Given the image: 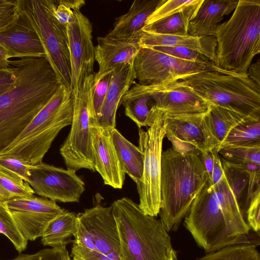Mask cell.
Returning <instances> with one entry per match:
<instances>
[{"label":"cell","instance_id":"e0dca14e","mask_svg":"<svg viewBox=\"0 0 260 260\" xmlns=\"http://www.w3.org/2000/svg\"><path fill=\"white\" fill-rule=\"evenodd\" d=\"M77 215L90 235L96 251L113 260H121L120 240L112 207L98 205Z\"/></svg>","mask_w":260,"mask_h":260},{"label":"cell","instance_id":"60d3db41","mask_svg":"<svg viewBox=\"0 0 260 260\" xmlns=\"http://www.w3.org/2000/svg\"><path fill=\"white\" fill-rule=\"evenodd\" d=\"M247 223L253 232L259 235L260 230V187L251 194L246 211Z\"/></svg>","mask_w":260,"mask_h":260},{"label":"cell","instance_id":"8d00e7d4","mask_svg":"<svg viewBox=\"0 0 260 260\" xmlns=\"http://www.w3.org/2000/svg\"><path fill=\"white\" fill-rule=\"evenodd\" d=\"M34 166L15 155H0V170L12 176L28 182Z\"/></svg>","mask_w":260,"mask_h":260},{"label":"cell","instance_id":"6da1fadb","mask_svg":"<svg viewBox=\"0 0 260 260\" xmlns=\"http://www.w3.org/2000/svg\"><path fill=\"white\" fill-rule=\"evenodd\" d=\"M220 160L222 176L214 184L207 181L184 220L186 229L207 253L235 244L256 246L241 209V199L247 196L248 173L238 164Z\"/></svg>","mask_w":260,"mask_h":260},{"label":"cell","instance_id":"2e32d148","mask_svg":"<svg viewBox=\"0 0 260 260\" xmlns=\"http://www.w3.org/2000/svg\"><path fill=\"white\" fill-rule=\"evenodd\" d=\"M111 129L101 126L96 113L89 120V131L95 171L102 177L105 185L121 189L125 172L114 145Z\"/></svg>","mask_w":260,"mask_h":260},{"label":"cell","instance_id":"f546056e","mask_svg":"<svg viewBox=\"0 0 260 260\" xmlns=\"http://www.w3.org/2000/svg\"><path fill=\"white\" fill-rule=\"evenodd\" d=\"M203 1L204 0H166L149 17L145 25L177 13L183 14L190 22L196 16Z\"/></svg>","mask_w":260,"mask_h":260},{"label":"cell","instance_id":"f907efd6","mask_svg":"<svg viewBox=\"0 0 260 260\" xmlns=\"http://www.w3.org/2000/svg\"><path fill=\"white\" fill-rule=\"evenodd\" d=\"M168 260H178L177 252L174 249H172L170 257Z\"/></svg>","mask_w":260,"mask_h":260},{"label":"cell","instance_id":"5b68a950","mask_svg":"<svg viewBox=\"0 0 260 260\" xmlns=\"http://www.w3.org/2000/svg\"><path fill=\"white\" fill-rule=\"evenodd\" d=\"M213 36L215 66L231 74H247L260 53V0H239L231 18L218 24Z\"/></svg>","mask_w":260,"mask_h":260},{"label":"cell","instance_id":"83f0119b","mask_svg":"<svg viewBox=\"0 0 260 260\" xmlns=\"http://www.w3.org/2000/svg\"><path fill=\"white\" fill-rule=\"evenodd\" d=\"M112 141L125 174L137 184L143 173V154L116 128L111 131Z\"/></svg>","mask_w":260,"mask_h":260},{"label":"cell","instance_id":"ba28073f","mask_svg":"<svg viewBox=\"0 0 260 260\" xmlns=\"http://www.w3.org/2000/svg\"><path fill=\"white\" fill-rule=\"evenodd\" d=\"M153 121L147 131L139 128V146L143 154V173L136 184L139 206L146 214L156 217L160 203L161 156L166 135L165 116L155 106L151 108Z\"/></svg>","mask_w":260,"mask_h":260},{"label":"cell","instance_id":"d4e9b609","mask_svg":"<svg viewBox=\"0 0 260 260\" xmlns=\"http://www.w3.org/2000/svg\"><path fill=\"white\" fill-rule=\"evenodd\" d=\"M141 47L153 46L182 47L195 50L214 62L216 58L217 41L214 36L203 37L158 35L142 32L139 40Z\"/></svg>","mask_w":260,"mask_h":260},{"label":"cell","instance_id":"4316f807","mask_svg":"<svg viewBox=\"0 0 260 260\" xmlns=\"http://www.w3.org/2000/svg\"><path fill=\"white\" fill-rule=\"evenodd\" d=\"M150 104L154 105L152 99L143 86L137 83H134L120 102V105L124 108L125 115L134 121L139 128L150 126L152 122Z\"/></svg>","mask_w":260,"mask_h":260},{"label":"cell","instance_id":"ac0fdd59","mask_svg":"<svg viewBox=\"0 0 260 260\" xmlns=\"http://www.w3.org/2000/svg\"><path fill=\"white\" fill-rule=\"evenodd\" d=\"M205 113L176 115L164 113L165 137L171 142L173 148L181 152L208 151L203 126Z\"/></svg>","mask_w":260,"mask_h":260},{"label":"cell","instance_id":"9c48e42d","mask_svg":"<svg viewBox=\"0 0 260 260\" xmlns=\"http://www.w3.org/2000/svg\"><path fill=\"white\" fill-rule=\"evenodd\" d=\"M17 3L19 12L26 17L38 34L59 81L70 88L71 62L67 28L53 19L43 0H17Z\"/></svg>","mask_w":260,"mask_h":260},{"label":"cell","instance_id":"816d5d0a","mask_svg":"<svg viewBox=\"0 0 260 260\" xmlns=\"http://www.w3.org/2000/svg\"><path fill=\"white\" fill-rule=\"evenodd\" d=\"M7 200H8L6 198V197L0 193V203L5 202Z\"/></svg>","mask_w":260,"mask_h":260},{"label":"cell","instance_id":"4dcf8cb0","mask_svg":"<svg viewBox=\"0 0 260 260\" xmlns=\"http://www.w3.org/2000/svg\"><path fill=\"white\" fill-rule=\"evenodd\" d=\"M189 22L183 14L177 13L146 25L142 31L158 35L185 36L188 35Z\"/></svg>","mask_w":260,"mask_h":260},{"label":"cell","instance_id":"f35d334b","mask_svg":"<svg viewBox=\"0 0 260 260\" xmlns=\"http://www.w3.org/2000/svg\"><path fill=\"white\" fill-rule=\"evenodd\" d=\"M148 48H152L158 51L185 60L194 62H208L211 61L201 53L185 47L153 46Z\"/></svg>","mask_w":260,"mask_h":260},{"label":"cell","instance_id":"d590c367","mask_svg":"<svg viewBox=\"0 0 260 260\" xmlns=\"http://www.w3.org/2000/svg\"><path fill=\"white\" fill-rule=\"evenodd\" d=\"M0 193L9 200L34 196L35 191L28 182L0 170Z\"/></svg>","mask_w":260,"mask_h":260},{"label":"cell","instance_id":"7a4b0ae2","mask_svg":"<svg viewBox=\"0 0 260 260\" xmlns=\"http://www.w3.org/2000/svg\"><path fill=\"white\" fill-rule=\"evenodd\" d=\"M16 76L0 95V149L10 144L62 84L46 55L10 59Z\"/></svg>","mask_w":260,"mask_h":260},{"label":"cell","instance_id":"8fae6325","mask_svg":"<svg viewBox=\"0 0 260 260\" xmlns=\"http://www.w3.org/2000/svg\"><path fill=\"white\" fill-rule=\"evenodd\" d=\"M133 68L136 79L143 85L179 80L184 76L206 71L237 74L219 69L212 61L185 60L148 47L140 48L134 59Z\"/></svg>","mask_w":260,"mask_h":260},{"label":"cell","instance_id":"d6986e66","mask_svg":"<svg viewBox=\"0 0 260 260\" xmlns=\"http://www.w3.org/2000/svg\"><path fill=\"white\" fill-rule=\"evenodd\" d=\"M0 48L11 59L46 55L38 34L26 17L19 11L18 18L0 31Z\"/></svg>","mask_w":260,"mask_h":260},{"label":"cell","instance_id":"ee69618b","mask_svg":"<svg viewBox=\"0 0 260 260\" xmlns=\"http://www.w3.org/2000/svg\"><path fill=\"white\" fill-rule=\"evenodd\" d=\"M73 243L77 244L87 248L89 249L96 251L93 242L90 234L85 227L78 221L77 231L74 236Z\"/></svg>","mask_w":260,"mask_h":260},{"label":"cell","instance_id":"836d02e7","mask_svg":"<svg viewBox=\"0 0 260 260\" xmlns=\"http://www.w3.org/2000/svg\"><path fill=\"white\" fill-rule=\"evenodd\" d=\"M218 153L222 158L233 164L251 162L260 166V144L222 147Z\"/></svg>","mask_w":260,"mask_h":260},{"label":"cell","instance_id":"9a60e30c","mask_svg":"<svg viewBox=\"0 0 260 260\" xmlns=\"http://www.w3.org/2000/svg\"><path fill=\"white\" fill-rule=\"evenodd\" d=\"M157 109L168 115L201 114L209 105L192 88L180 80L143 85Z\"/></svg>","mask_w":260,"mask_h":260},{"label":"cell","instance_id":"7bdbcfd3","mask_svg":"<svg viewBox=\"0 0 260 260\" xmlns=\"http://www.w3.org/2000/svg\"><path fill=\"white\" fill-rule=\"evenodd\" d=\"M71 256L75 260H113L100 252L75 243L72 248Z\"/></svg>","mask_w":260,"mask_h":260},{"label":"cell","instance_id":"30bf717a","mask_svg":"<svg viewBox=\"0 0 260 260\" xmlns=\"http://www.w3.org/2000/svg\"><path fill=\"white\" fill-rule=\"evenodd\" d=\"M93 74L85 78L74 96L71 128L59 149L67 169L76 171L81 169L95 171L89 131L90 118L96 113L92 95Z\"/></svg>","mask_w":260,"mask_h":260},{"label":"cell","instance_id":"44dd1931","mask_svg":"<svg viewBox=\"0 0 260 260\" xmlns=\"http://www.w3.org/2000/svg\"><path fill=\"white\" fill-rule=\"evenodd\" d=\"M133 61L114 70L107 95L97 116L99 124L106 128L116 127V115L120 100L134 82Z\"/></svg>","mask_w":260,"mask_h":260},{"label":"cell","instance_id":"f5cc1de1","mask_svg":"<svg viewBox=\"0 0 260 260\" xmlns=\"http://www.w3.org/2000/svg\"><path fill=\"white\" fill-rule=\"evenodd\" d=\"M73 260H75V259H73Z\"/></svg>","mask_w":260,"mask_h":260},{"label":"cell","instance_id":"f1b7e54d","mask_svg":"<svg viewBox=\"0 0 260 260\" xmlns=\"http://www.w3.org/2000/svg\"><path fill=\"white\" fill-rule=\"evenodd\" d=\"M260 144V118H249L234 127L223 140L218 150L229 146Z\"/></svg>","mask_w":260,"mask_h":260},{"label":"cell","instance_id":"d6a6232c","mask_svg":"<svg viewBox=\"0 0 260 260\" xmlns=\"http://www.w3.org/2000/svg\"><path fill=\"white\" fill-rule=\"evenodd\" d=\"M43 2L53 19L64 28L85 5L84 0H43Z\"/></svg>","mask_w":260,"mask_h":260},{"label":"cell","instance_id":"f6af8a7d","mask_svg":"<svg viewBox=\"0 0 260 260\" xmlns=\"http://www.w3.org/2000/svg\"><path fill=\"white\" fill-rule=\"evenodd\" d=\"M15 79V71L10 61L8 68L0 69V95L11 87Z\"/></svg>","mask_w":260,"mask_h":260},{"label":"cell","instance_id":"681fc988","mask_svg":"<svg viewBox=\"0 0 260 260\" xmlns=\"http://www.w3.org/2000/svg\"><path fill=\"white\" fill-rule=\"evenodd\" d=\"M10 59L6 52L0 48V69L8 68L10 66Z\"/></svg>","mask_w":260,"mask_h":260},{"label":"cell","instance_id":"277c9868","mask_svg":"<svg viewBox=\"0 0 260 260\" xmlns=\"http://www.w3.org/2000/svg\"><path fill=\"white\" fill-rule=\"evenodd\" d=\"M120 240L121 260H168L171 238L161 220L145 214L124 197L111 205Z\"/></svg>","mask_w":260,"mask_h":260},{"label":"cell","instance_id":"ab89813d","mask_svg":"<svg viewBox=\"0 0 260 260\" xmlns=\"http://www.w3.org/2000/svg\"><path fill=\"white\" fill-rule=\"evenodd\" d=\"M10 260H73L66 248L43 249L31 254H19Z\"/></svg>","mask_w":260,"mask_h":260},{"label":"cell","instance_id":"8992f818","mask_svg":"<svg viewBox=\"0 0 260 260\" xmlns=\"http://www.w3.org/2000/svg\"><path fill=\"white\" fill-rule=\"evenodd\" d=\"M74 103L72 90L62 84L22 132L0 149V155H15L32 166L42 163L60 131L71 125Z\"/></svg>","mask_w":260,"mask_h":260},{"label":"cell","instance_id":"7dc6e473","mask_svg":"<svg viewBox=\"0 0 260 260\" xmlns=\"http://www.w3.org/2000/svg\"><path fill=\"white\" fill-rule=\"evenodd\" d=\"M202 158L207 173L209 181H211L213 168V160L212 151H204L201 152Z\"/></svg>","mask_w":260,"mask_h":260},{"label":"cell","instance_id":"ffe728a7","mask_svg":"<svg viewBox=\"0 0 260 260\" xmlns=\"http://www.w3.org/2000/svg\"><path fill=\"white\" fill-rule=\"evenodd\" d=\"M139 40L119 39L108 35L98 37L94 50L95 60L99 68L95 74L100 76L133 62L141 48Z\"/></svg>","mask_w":260,"mask_h":260},{"label":"cell","instance_id":"3957f363","mask_svg":"<svg viewBox=\"0 0 260 260\" xmlns=\"http://www.w3.org/2000/svg\"><path fill=\"white\" fill-rule=\"evenodd\" d=\"M209 180L201 152L162 151L159 215L168 232L178 229L194 199Z\"/></svg>","mask_w":260,"mask_h":260},{"label":"cell","instance_id":"603a6c76","mask_svg":"<svg viewBox=\"0 0 260 260\" xmlns=\"http://www.w3.org/2000/svg\"><path fill=\"white\" fill-rule=\"evenodd\" d=\"M246 117L225 108L210 105L204 113L203 126L208 151L218 149L229 132Z\"/></svg>","mask_w":260,"mask_h":260},{"label":"cell","instance_id":"cb8c5ba5","mask_svg":"<svg viewBox=\"0 0 260 260\" xmlns=\"http://www.w3.org/2000/svg\"><path fill=\"white\" fill-rule=\"evenodd\" d=\"M238 3L236 0H204L189 23L188 34L196 37L213 36L218 23L235 10Z\"/></svg>","mask_w":260,"mask_h":260},{"label":"cell","instance_id":"bcb514c9","mask_svg":"<svg viewBox=\"0 0 260 260\" xmlns=\"http://www.w3.org/2000/svg\"><path fill=\"white\" fill-rule=\"evenodd\" d=\"M213 160V168L212 179L210 182L214 184L219 182L223 174V170L221 165L220 156L215 149L211 150Z\"/></svg>","mask_w":260,"mask_h":260},{"label":"cell","instance_id":"b9f144b4","mask_svg":"<svg viewBox=\"0 0 260 260\" xmlns=\"http://www.w3.org/2000/svg\"><path fill=\"white\" fill-rule=\"evenodd\" d=\"M18 16L17 0H0V31L12 24Z\"/></svg>","mask_w":260,"mask_h":260},{"label":"cell","instance_id":"484cf974","mask_svg":"<svg viewBox=\"0 0 260 260\" xmlns=\"http://www.w3.org/2000/svg\"><path fill=\"white\" fill-rule=\"evenodd\" d=\"M77 224V215L63 209L46 226L41 236L42 244L51 248H66L73 242Z\"/></svg>","mask_w":260,"mask_h":260},{"label":"cell","instance_id":"52a82bcc","mask_svg":"<svg viewBox=\"0 0 260 260\" xmlns=\"http://www.w3.org/2000/svg\"><path fill=\"white\" fill-rule=\"evenodd\" d=\"M209 105L222 107L246 117L260 118V86L247 74L206 71L179 80Z\"/></svg>","mask_w":260,"mask_h":260},{"label":"cell","instance_id":"c3c4849f","mask_svg":"<svg viewBox=\"0 0 260 260\" xmlns=\"http://www.w3.org/2000/svg\"><path fill=\"white\" fill-rule=\"evenodd\" d=\"M248 76L258 86H260V60L251 64L247 72Z\"/></svg>","mask_w":260,"mask_h":260},{"label":"cell","instance_id":"7402d4cb","mask_svg":"<svg viewBox=\"0 0 260 260\" xmlns=\"http://www.w3.org/2000/svg\"><path fill=\"white\" fill-rule=\"evenodd\" d=\"M165 1H134L128 12L116 18L108 35L119 39H140L147 19Z\"/></svg>","mask_w":260,"mask_h":260},{"label":"cell","instance_id":"e575fe53","mask_svg":"<svg viewBox=\"0 0 260 260\" xmlns=\"http://www.w3.org/2000/svg\"><path fill=\"white\" fill-rule=\"evenodd\" d=\"M4 202L0 203V234L6 236L15 249L21 252L26 249L28 241L22 236Z\"/></svg>","mask_w":260,"mask_h":260},{"label":"cell","instance_id":"5bb4252c","mask_svg":"<svg viewBox=\"0 0 260 260\" xmlns=\"http://www.w3.org/2000/svg\"><path fill=\"white\" fill-rule=\"evenodd\" d=\"M4 203L22 236L27 241L41 237L48 223L64 209L54 201L34 195Z\"/></svg>","mask_w":260,"mask_h":260},{"label":"cell","instance_id":"1f68e13d","mask_svg":"<svg viewBox=\"0 0 260 260\" xmlns=\"http://www.w3.org/2000/svg\"><path fill=\"white\" fill-rule=\"evenodd\" d=\"M196 260H260L256 246L241 244L230 245L208 253Z\"/></svg>","mask_w":260,"mask_h":260},{"label":"cell","instance_id":"74e56055","mask_svg":"<svg viewBox=\"0 0 260 260\" xmlns=\"http://www.w3.org/2000/svg\"><path fill=\"white\" fill-rule=\"evenodd\" d=\"M114 70L106 72L98 76L93 74V101L96 116L105 100L109 89Z\"/></svg>","mask_w":260,"mask_h":260},{"label":"cell","instance_id":"7c38bea8","mask_svg":"<svg viewBox=\"0 0 260 260\" xmlns=\"http://www.w3.org/2000/svg\"><path fill=\"white\" fill-rule=\"evenodd\" d=\"M73 170L42 162L30 171L28 183L38 195L55 202H79L85 184Z\"/></svg>","mask_w":260,"mask_h":260},{"label":"cell","instance_id":"4fadbf2b","mask_svg":"<svg viewBox=\"0 0 260 260\" xmlns=\"http://www.w3.org/2000/svg\"><path fill=\"white\" fill-rule=\"evenodd\" d=\"M71 62V89L78 94L85 78L93 74L95 60L92 25L81 11L67 27Z\"/></svg>","mask_w":260,"mask_h":260}]
</instances>
